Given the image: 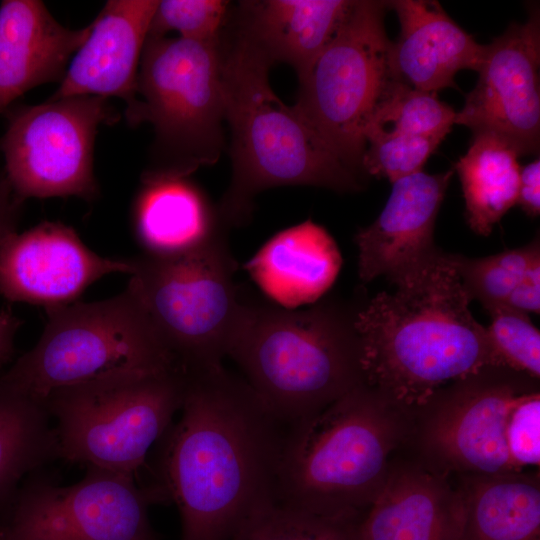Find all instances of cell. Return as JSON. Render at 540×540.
I'll use <instances>...</instances> for the list:
<instances>
[{"label": "cell", "instance_id": "1", "mask_svg": "<svg viewBox=\"0 0 540 540\" xmlns=\"http://www.w3.org/2000/svg\"><path fill=\"white\" fill-rule=\"evenodd\" d=\"M179 411L164 434L162 495L179 510L181 540H229L257 505L274 496L290 425L223 365L185 373Z\"/></svg>", "mask_w": 540, "mask_h": 540}, {"label": "cell", "instance_id": "2", "mask_svg": "<svg viewBox=\"0 0 540 540\" xmlns=\"http://www.w3.org/2000/svg\"><path fill=\"white\" fill-rule=\"evenodd\" d=\"M470 302L451 253L442 252L394 293L357 309L364 384L398 410L422 408L448 384L504 367Z\"/></svg>", "mask_w": 540, "mask_h": 540}, {"label": "cell", "instance_id": "3", "mask_svg": "<svg viewBox=\"0 0 540 540\" xmlns=\"http://www.w3.org/2000/svg\"><path fill=\"white\" fill-rule=\"evenodd\" d=\"M221 43L225 122L231 132L232 176L217 211L227 227L244 225L255 196L268 188L311 185L340 192L361 188L298 109L285 105L269 83L273 62L237 27Z\"/></svg>", "mask_w": 540, "mask_h": 540}, {"label": "cell", "instance_id": "4", "mask_svg": "<svg viewBox=\"0 0 540 540\" xmlns=\"http://www.w3.org/2000/svg\"><path fill=\"white\" fill-rule=\"evenodd\" d=\"M356 312L330 301L297 311L246 301L228 357L267 409L293 425L364 384Z\"/></svg>", "mask_w": 540, "mask_h": 540}, {"label": "cell", "instance_id": "5", "mask_svg": "<svg viewBox=\"0 0 540 540\" xmlns=\"http://www.w3.org/2000/svg\"><path fill=\"white\" fill-rule=\"evenodd\" d=\"M399 411L362 384L290 425L274 497L322 515L361 517L388 474L402 431Z\"/></svg>", "mask_w": 540, "mask_h": 540}, {"label": "cell", "instance_id": "6", "mask_svg": "<svg viewBox=\"0 0 540 540\" xmlns=\"http://www.w3.org/2000/svg\"><path fill=\"white\" fill-rule=\"evenodd\" d=\"M220 39L147 37L137 100L125 110L130 126L148 122L154 129L141 179L185 178L218 160L225 123Z\"/></svg>", "mask_w": 540, "mask_h": 540}, {"label": "cell", "instance_id": "7", "mask_svg": "<svg viewBox=\"0 0 540 540\" xmlns=\"http://www.w3.org/2000/svg\"><path fill=\"white\" fill-rule=\"evenodd\" d=\"M129 260L126 288L176 365L184 372L222 366L246 303L234 282L237 262L227 233L183 253Z\"/></svg>", "mask_w": 540, "mask_h": 540}, {"label": "cell", "instance_id": "8", "mask_svg": "<svg viewBox=\"0 0 540 540\" xmlns=\"http://www.w3.org/2000/svg\"><path fill=\"white\" fill-rule=\"evenodd\" d=\"M180 368L113 374L51 392L43 401L57 455L130 477L179 412Z\"/></svg>", "mask_w": 540, "mask_h": 540}, {"label": "cell", "instance_id": "9", "mask_svg": "<svg viewBox=\"0 0 540 540\" xmlns=\"http://www.w3.org/2000/svg\"><path fill=\"white\" fill-rule=\"evenodd\" d=\"M45 311L36 345L0 375V382L35 401L113 374L179 368L128 288L103 301Z\"/></svg>", "mask_w": 540, "mask_h": 540}, {"label": "cell", "instance_id": "10", "mask_svg": "<svg viewBox=\"0 0 540 540\" xmlns=\"http://www.w3.org/2000/svg\"><path fill=\"white\" fill-rule=\"evenodd\" d=\"M387 1L358 0L304 80L294 105L337 157L361 173L365 131L398 80L390 63Z\"/></svg>", "mask_w": 540, "mask_h": 540}, {"label": "cell", "instance_id": "11", "mask_svg": "<svg viewBox=\"0 0 540 540\" xmlns=\"http://www.w3.org/2000/svg\"><path fill=\"white\" fill-rule=\"evenodd\" d=\"M7 129L0 140L5 174L22 199L98 197L93 150L98 127L120 115L107 99L71 96L5 112Z\"/></svg>", "mask_w": 540, "mask_h": 540}, {"label": "cell", "instance_id": "12", "mask_svg": "<svg viewBox=\"0 0 540 540\" xmlns=\"http://www.w3.org/2000/svg\"><path fill=\"white\" fill-rule=\"evenodd\" d=\"M158 492L94 466L77 483L32 478L18 493L0 540H155L147 507Z\"/></svg>", "mask_w": 540, "mask_h": 540}, {"label": "cell", "instance_id": "13", "mask_svg": "<svg viewBox=\"0 0 540 540\" xmlns=\"http://www.w3.org/2000/svg\"><path fill=\"white\" fill-rule=\"evenodd\" d=\"M524 23H512L485 45L475 87L455 124L495 134L524 156L539 151L540 13L529 7Z\"/></svg>", "mask_w": 540, "mask_h": 540}, {"label": "cell", "instance_id": "14", "mask_svg": "<svg viewBox=\"0 0 540 540\" xmlns=\"http://www.w3.org/2000/svg\"><path fill=\"white\" fill-rule=\"evenodd\" d=\"M486 369L451 384L437 400L426 428L429 451L446 466L473 475L516 472L507 449L512 411L527 389ZM529 390V389H528Z\"/></svg>", "mask_w": 540, "mask_h": 540}, {"label": "cell", "instance_id": "15", "mask_svg": "<svg viewBox=\"0 0 540 540\" xmlns=\"http://www.w3.org/2000/svg\"><path fill=\"white\" fill-rule=\"evenodd\" d=\"M115 272L130 274V260L96 254L60 222H42L0 244V295L10 302L45 309L68 305L96 280Z\"/></svg>", "mask_w": 540, "mask_h": 540}, {"label": "cell", "instance_id": "16", "mask_svg": "<svg viewBox=\"0 0 540 540\" xmlns=\"http://www.w3.org/2000/svg\"><path fill=\"white\" fill-rule=\"evenodd\" d=\"M452 176L451 170L436 174L422 170L392 183L379 216L354 237L363 282L383 276L399 287L441 255L434 228Z\"/></svg>", "mask_w": 540, "mask_h": 540}, {"label": "cell", "instance_id": "17", "mask_svg": "<svg viewBox=\"0 0 540 540\" xmlns=\"http://www.w3.org/2000/svg\"><path fill=\"white\" fill-rule=\"evenodd\" d=\"M157 0H109L89 24L50 99L71 96L121 98L136 102L137 76Z\"/></svg>", "mask_w": 540, "mask_h": 540}, {"label": "cell", "instance_id": "18", "mask_svg": "<svg viewBox=\"0 0 540 540\" xmlns=\"http://www.w3.org/2000/svg\"><path fill=\"white\" fill-rule=\"evenodd\" d=\"M89 25H61L39 0L0 4V114L32 88L61 82Z\"/></svg>", "mask_w": 540, "mask_h": 540}, {"label": "cell", "instance_id": "19", "mask_svg": "<svg viewBox=\"0 0 540 540\" xmlns=\"http://www.w3.org/2000/svg\"><path fill=\"white\" fill-rule=\"evenodd\" d=\"M399 20L400 33L391 42L390 63L395 77L427 92L456 87L463 69L477 71L485 45L460 27L434 0L387 1Z\"/></svg>", "mask_w": 540, "mask_h": 540}, {"label": "cell", "instance_id": "20", "mask_svg": "<svg viewBox=\"0 0 540 540\" xmlns=\"http://www.w3.org/2000/svg\"><path fill=\"white\" fill-rule=\"evenodd\" d=\"M459 494L419 468L388 472L355 540H458Z\"/></svg>", "mask_w": 540, "mask_h": 540}, {"label": "cell", "instance_id": "21", "mask_svg": "<svg viewBox=\"0 0 540 540\" xmlns=\"http://www.w3.org/2000/svg\"><path fill=\"white\" fill-rule=\"evenodd\" d=\"M341 266V253L332 236L306 220L270 238L244 267L271 300L294 309L320 299Z\"/></svg>", "mask_w": 540, "mask_h": 540}, {"label": "cell", "instance_id": "22", "mask_svg": "<svg viewBox=\"0 0 540 540\" xmlns=\"http://www.w3.org/2000/svg\"><path fill=\"white\" fill-rule=\"evenodd\" d=\"M351 0H263L240 4L241 27L274 63L289 64L299 82L347 18Z\"/></svg>", "mask_w": 540, "mask_h": 540}, {"label": "cell", "instance_id": "23", "mask_svg": "<svg viewBox=\"0 0 540 540\" xmlns=\"http://www.w3.org/2000/svg\"><path fill=\"white\" fill-rule=\"evenodd\" d=\"M141 184L133 225L145 254L183 253L226 233L217 209L188 177L141 179Z\"/></svg>", "mask_w": 540, "mask_h": 540}, {"label": "cell", "instance_id": "24", "mask_svg": "<svg viewBox=\"0 0 540 540\" xmlns=\"http://www.w3.org/2000/svg\"><path fill=\"white\" fill-rule=\"evenodd\" d=\"M458 494V540H540L535 480L519 472L474 475Z\"/></svg>", "mask_w": 540, "mask_h": 540}, {"label": "cell", "instance_id": "25", "mask_svg": "<svg viewBox=\"0 0 540 540\" xmlns=\"http://www.w3.org/2000/svg\"><path fill=\"white\" fill-rule=\"evenodd\" d=\"M518 152L489 132L473 133L467 152L455 163L470 229L488 236L517 203L521 166Z\"/></svg>", "mask_w": 540, "mask_h": 540}, {"label": "cell", "instance_id": "26", "mask_svg": "<svg viewBox=\"0 0 540 540\" xmlns=\"http://www.w3.org/2000/svg\"><path fill=\"white\" fill-rule=\"evenodd\" d=\"M44 404L0 382V504L20 479L57 455Z\"/></svg>", "mask_w": 540, "mask_h": 540}, {"label": "cell", "instance_id": "27", "mask_svg": "<svg viewBox=\"0 0 540 540\" xmlns=\"http://www.w3.org/2000/svg\"><path fill=\"white\" fill-rule=\"evenodd\" d=\"M360 518L322 515L272 496L242 520L229 540H355Z\"/></svg>", "mask_w": 540, "mask_h": 540}, {"label": "cell", "instance_id": "28", "mask_svg": "<svg viewBox=\"0 0 540 540\" xmlns=\"http://www.w3.org/2000/svg\"><path fill=\"white\" fill-rule=\"evenodd\" d=\"M456 113L438 98L436 92L417 90L395 80L375 110L365 133L376 128L444 140L455 124Z\"/></svg>", "mask_w": 540, "mask_h": 540}, {"label": "cell", "instance_id": "29", "mask_svg": "<svg viewBox=\"0 0 540 540\" xmlns=\"http://www.w3.org/2000/svg\"><path fill=\"white\" fill-rule=\"evenodd\" d=\"M539 256V237L522 247L481 258L451 254L470 300H477L487 312L506 306L526 269Z\"/></svg>", "mask_w": 540, "mask_h": 540}, {"label": "cell", "instance_id": "30", "mask_svg": "<svg viewBox=\"0 0 540 540\" xmlns=\"http://www.w3.org/2000/svg\"><path fill=\"white\" fill-rule=\"evenodd\" d=\"M365 141L361 171L394 183L422 171L443 140L374 128L365 133Z\"/></svg>", "mask_w": 540, "mask_h": 540}, {"label": "cell", "instance_id": "31", "mask_svg": "<svg viewBox=\"0 0 540 540\" xmlns=\"http://www.w3.org/2000/svg\"><path fill=\"white\" fill-rule=\"evenodd\" d=\"M486 327L491 344L502 365L529 378L540 376V332L528 314L508 306L488 311Z\"/></svg>", "mask_w": 540, "mask_h": 540}, {"label": "cell", "instance_id": "32", "mask_svg": "<svg viewBox=\"0 0 540 540\" xmlns=\"http://www.w3.org/2000/svg\"><path fill=\"white\" fill-rule=\"evenodd\" d=\"M229 2L221 0H162L152 17L148 36L178 37L214 42L221 37Z\"/></svg>", "mask_w": 540, "mask_h": 540}, {"label": "cell", "instance_id": "33", "mask_svg": "<svg viewBox=\"0 0 540 540\" xmlns=\"http://www.w3.org/2000/svg\"><path fill=\"white\" fill-rule=\"evenodd\" d=\"M507 449L516 472L540 462V394L527 390L516 403L507 429Z\"/></svg>", "mask_w": 540, "mask_h": 540}, {"label": "cell", "instance_id": "34", "mask_svg": "<svg viewBox=\"0 0 540 540\" xmlns=\"http://www.w3.org/2000/svg\"><path fill=\"white\" fill-rule=\"evenodd\" d=\"M506 306L520 312L539 314L540 311V256L526 269L510 294Z\"/></svg>", "mask_w": 540, "mask_h": 540}, {"label": "cell", "instance_id": "35", "mask_svg": "<svg viewBox=\"0 0 540 540\" xmlns=\"http://www.w3.org/2000/svg\"><path fill=\"white\" fill-rule=\"evenodd\" d=\"M531 217L540 213V160L535 158L521 167L517 203Z\"/></svg>", "mask_w": 540, "mask_h": 540}, {"label": "cell", "instance_id": "36", "mask_svg": "<svg viewBox=\"0 0 540 540\" xmlns=\"http://www.w3.org/2000/svg\"><path fill=\"white\" fill-rule=\"evenodd\" d=\"M23 203L0 168V244L17 232Z\"/></svg>", "mask_w": 540, "mask_h": 540}, {"label": "cell", "instance_id": "37", "mask_svg": "<svg viewBox=\"0 0 540 540\" xmlns=\"http://www.w3.org/2000/svg\"><path fill=\"white\" fill-rule=\"evenodd\" d=\"M21 323L9 307L0 310V367L7 363L14 353V338Z\"/></svg>", "mask_w": 540, "mask_h": 540}]
</instances>
